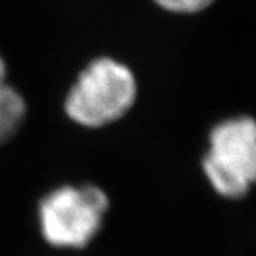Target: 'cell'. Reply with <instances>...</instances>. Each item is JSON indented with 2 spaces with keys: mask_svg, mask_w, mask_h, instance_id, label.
Returning <instances> with one entry per match:
<instances>
[{
  "mask_svg": "<svg viewBox=\"0 0 256 256\" xmlns=\"http://www.w3.org/2000/svg\"><path fill=\"white\" fill-rule=\"evenodd\" d=\"M26 100L14 86L0 84V145L11 140L26 119Z\"/></svg>",
  "mask_w": 256,
  "mask_h": 256,
  "instance_id": "obj_4",
  "label": "cell"
},
{
  "mask_svg": "<svg viewBox=\"0 0 256 256\" xmlns=\"http://www.w3.org/2000/svg\"><path fill=\"white\" fill-rule=\"evenodd\" d=\"M4 82H6V62L2 54H0V84Z\"/></svg>",
  "mask_w": 256,
  "mask_h": 256,
  "instance_id": "obj_6",
  "label": "cell"
},
{
  "mask_svg": "<svg viewBox=\"0 0 256 256\" xmlns=\"http://www.w3.org/2000/svg\"><path fill=\"white\" fill-rule=\"evenodd\" d=\"M110 208L108 194L98 186H60L39 202L42 238L56 248L80 250L99 234Z\"/></svg>",
  "mask_w": 256,
  "mask_h": 256,
  "instance_id": "obj_2",
  "label": "cell"
},
{
  "mask_svg": "<svg viewBox=\"0 0 256 256\" xmlns=\"http://www.w3.org/2000/svg\"><path fill=\"white\" fill-rule=\"evenodd\" d=\"M138 99V80L124 62L100 56L85 65L64 100L66 118L84 128H104L122 119Z\"/></svg>",
  "mask_w": 256,
  "mask_h": 256,
  "instance_id": "obj_1",
  "label": "cell"
},
{
  "mask_svg": "<svg viewBox=\"0 0 256 256\" xmlns=\"http://www.w3.org/2000/svg\"><path fill=\"white\" fill-rule=\"evenodd\" d=\"M162 10L176 14H194L210 6L214 0H153Z\"/></svg>",
  "mask_w": 256,
  "mask_h": 256,
  "instance_id": "obj_5",
  "label": "cell"
},
{
  "mask_svg": "<svg viewBox=\"0 0 256 256\" xmlns=\"http://www.w3.org/2000/svg\"><path fill=\"white\" fill-rule=\"evenodd\" d=\"M208 140L202 168L213 190L228 199L246 196L256 184V120L226 119L213 126Z\"/></svg>",
  "mask_w": 256,
  "mask_h": 256,
  "instance_id": "obj_3",
  "label": "cell"
}]
</instances>
